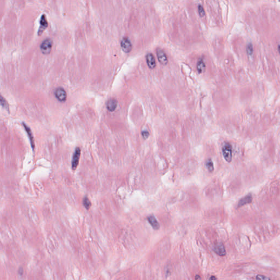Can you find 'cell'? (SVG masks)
Returning <instances> with one entry per match:
<instances>
[{"label": "cell", "instance_id": "cell-1", "mask_svg": "<svg viewBox=\"0 0 280 280\" xmlns=\"http://www.w3.org/2000/svg\"><path fill=\"white\" fill-rule=\"evenodd\" d=\"M222 153L224 158L228 163L232 160V147L229 143H225L222 147Z\"/></svg>", "mask_w": 280, "mask_h": 280}, {"label": "cell", "instance_id": "cell-2", "mask_svg": "<svg viewBox=\"0 0 280 280\" xmlns=\"http://www.w3.org/2000/svg\"><path fill=\"white\" fill-rule=\"evenodd\" d=\"M52 46V41L49 38H47L42 42L40 46V49L43 54H48L49 53H50Z\"/></svg>", "mask_w": 280, "mask_h": 280}, {"label": "cell", "instance_id": "cell-3", "mask_svg": "<svg viewBox=\"0 0 280 280\" xmlns=\"http://www.w3.org/2000/svg\"><path fill=\"white\" fill-rule=\"evenodd\" d=\"M81 156V149L80 147H76L75 152L73 153L72 161V167L73 170H75L77 167Z\"/></svg>", "mask_w": 280, "mask_h": 280}, {"label": "cell", "instance_id": "cell-4", "mask_svg": "<svg viewBox=\"0 0 280 280\" xmlns=\"http://www.w3.org/2000/svg\"><path fill=\"white\" fill-rule=\"evenodd\" d=\"M157 55L158 59L161 64L166 65L168 63V59L165 52L161 48H157Z\"/></svg>", "mask_w": 280, "mask_h": 280}, {"label": "cell", "instance_id": "cell-5", "mask_svg": "<svg viewBox=\"0 0 280 280\" xmlns=\"http://www.w3.org/2000/svg\"><path fill=\"white\" fill-rule=\"evenodd\" d=\"M213 250L217 255L223 257L226 255V250L225 247L222 243H217L214 245Z\"/></svg>", "mask_w": 280, "mask_h": 280}, {"label": "cell", "instance_id": "cell-6", "mask_svg": "<svg viewBox=\"0 0 280 280\" xmlns=\"http://www.w3.org/2000/svg\"><path fill=\"white\" fill-rule=\"evenodd\" d=\"M55 95L57 99L60 102L65 101L66 100L67 94L63 88H58L55 91Z\"/></svg>", "mask_w": 280, "mask_h": 280}, {"label": "cell", "instance_id": "cell-7", "mask_svg": "<svg viewBox=\"0 0 280 280\" xmlns=\"http://www.w3.org/2000/svg\"><path fill=\"white\" fill-rule=\"evenodd\" d=\"M121 47L122 48V50L126 53H129L132 50V43L128 38H123L121 40Z\"/></svg>", "mask_w": 280, "mask_h": 280}, {"label": "cell", "instance_id": "cell-8", "mask_svg": "<svg viewBox=\"0 0 280 280\" xmlns=\"http://www.w3.org/2000/svg\"><path fill=\"white\" fill-rule=\"evenodd\" d=\"M253 200V197L251 194H249L247 195L245 197H243V198L240 199V200L238 201V207H242L244 205L249 204L252 203Z\"/></svg>", "mask_w": 280, "mask_h": 280}, {"label": "cell", "instance_id": "cell-9", "mask_svg": "<svg viewBox=\"0 0 280 280\" xmlns=\"http://www.w3.org/2000/svg\"><path fill=\"white\" fill-rule=\"evenodd\" d=\"M146 58L147 64L148 67L151 69H154L156 66V62L154 55L152 53H148L146 55Z\"/></svg>", "mask_w": 280, "mask_h": 280}, {"label": "cell", "instance_id": "cell-10", "mask_svg": "<svg viewBox=\"0 0 280 280\" xmlns=\"http://www.w3.org/2000/svg\"><path fill=\"white\" fill-rule=\"evenodd\" d=\"M47 26H48V22L47 21L46 15L44 14L42 15L41 20H40V27L38 30V34L41 35L42 34L44 30L47 27Z\"/></svg>", "mask_w": 280, "mask_h": 280}, {"label": "cell", "instance_id": "cell-11", "mask_svg": "<svg viewBox=\"0 0 280 280\" xmlns=\"http://www.w3.org/2000/svg\"><path fill=\"white\" fill-rule=\"evenodd\" d=\"M147 220L148 221L149 223L151 224V226L152 227V228L154 230L159 229L160 228V225L154 216H149L147 217Z\"/></svg>", "mask_w": 280, "mask_h": 280}, {"label": "cell", "instance_id": "cell-12", "mask_svg": "<svg viewBox=\"0 0 280 280\" xmlns=\"http://www.w3.org/2000/svg\"><path fill=\"white\" fill-rule=\"evenodd\" d=\"M23 125L24 128H25V130H26V132H27V135H28L29 137L32 148L33 150H34L35 145V143H34V136H33V135H32V133L31 130L30 129V128L27 125H26L25 124L23 123Z\"/></svg>", "mask_w": 280, "mask_h": 280}, {"label": "cell", "instance_id": "cell-13", "mask_svg": "<svg viewBox=\"0 0 280 280\" xmlns=\"http://www.w3.org/2000/svg\"><path fill=\"white\" fill-rule=\"evenodd\" d=\"M117 100L115 99H110L108 101V102L107 103L106 107L107 109H108V110L111 112L115 111V109L117 108Z\"/></svg>", "mask_w": 280, "mask_h": 280}, {"label": "cell", "instance_id": "cell-14", "mask_svg": "<svg viewBox=\"0 0 280 280\" xmlns=\"http://www.w3.org/2000/svg\"><path fill=\"white\" fill-rule=\"evenodd\" d=\"M83 204L84 206L87 210L89 209L92 206L91 202H90V200L88 199V197H85L83 199Z\"/></svg>", "mask_w": 280, "mask_h": 280}, {"label": "cell", "instance_id": "cell-15", "mask_svg": "<svg viewBox=\"0 0 280 280\" xmlns=\"http://www.w3.org/2000/svg\"><path fill=\"white\" fill-rule=\"evenodd\" d=\"M206 166L207 167V170L209 171L213 172L214 170V166H213V161L211 159H208L206 162Z\"/></svg>", "mask_w": 280, "mask_h": 280}, {"label": "cell", "instance_id": "cell-16", "mask_svg": "<svg viewBox=\"0 0 280 280\" xmlns=\"http://www.w3.org/2000/svg\"><path fill=\"white\" fill-rule=\"evenodd\" d=\"M205 65L203 60H199L197 64V69L199 72L202 73L205 70Z\"/></svg>", "mask_w": 280, "mask_h": 280}, {"label": "cell", "instance_id": "cell-17", "mask_svg": "<svg viewBox=\"0 0 280 280\" xmlns=\"http://www.w3.org/2000/svg\"><path fill=\"white\" fill-rule=\"evenodd\" d=\"M246 51L247 54L252 55L253 54V47L252 44L249 43L246 47Z\"/></svg>", "mask_w": 280, "mask_h": 280}, {"label": "cell", "instance_id": "cell-18", "mask_svg": "<svg viewBox=\"0 0 280 280\" xmlns=\"http://www.w3.org/2000/svg\"><path fill=\"white\" fill-rule=\"evenodd\" d=\"M198 11L199 13V15H200V17H203L205 16V11H204V9L203 7L201 5H199Z\"/></svg>", "mask_w": 280, "mask_h": 280}, {"label": "cell", "instance_id": "cell-19", "mask_svg": "<svg viewBox=\"0 0 280 280\" xmlns=\"http://www.w3.org/2000/svg\"><path fill=\"white\" fill-rule=\"evenodd\" d=\"M256 280H272L271 278L268 277L267 276H264V275H258L255 277Z\"/></svg>", "mask_w": 280, "mask_h": 280}, {"label": "cell", "instance_id": "cell-20", "mask_svg": "<svg viewBox=\"0 0 280 280\" xmlns=\"http://www.w3.org/2000/svg\"><path fill=\"white\" fill-rule=\"evenodd\" d=\"M1 105H2V106L4 107V108H6V109H8V106L7 105V104L6 101L5 100H3V97L1 96Z\"/></svg>", "mask_w": 280, "mask_h": 280}, {"label": "cell", "instance_id": "cell-21", "mask_svg": "<svg viewBox=\"0 0 280 280\" xmlns=\"http://www.w3.org/2000/svg\"><path fill=\"white\" fill-rule=\"evenodd\" d=\"M142 135L144 139H147V138L148 137V136H149V133L147 130H143L142 132Z\"/></svg>", "mask_w": 280, "mask_h": 280}, {"label": "cell", "instance_id": "cell-22", "mask_svg": "<svg viewBox=\"0 0 280 280\" xmlns=\"http://www.w3.org/2000/svg\"><path fill=\"white\" fill-rule=\"evenodd\" d=\"M195 280H201V277L199 276V275H197V276H195Z\"/></svg>", "mask_w": 280, "mask_h": 280}, {"label": "cell", "instance_id": "cell-23", "mask_svg": "<svg viewBox=\"0 0 280 280\" xmlns=\"http://www.w3.org/2000/svg\"><path fill=\"white\" fill-rule=\"evenodd\" d=\"M209 280H217V278H216V277H215V276H212L210 278Z\"/></svg>", "mask_w": 280, "mask_h": 280}, {"label": "cell", "instance_id": "cell-24", "mask_svg": "<svg viewBox=\"0 0 280 280\" xmlns=\"http://www.w3.org/2000/svg\"><path fill=\"white\" fill-rule=\"evenodd\" d=\"M19 273L20 274V275H23V269L22 268H20V269H19Z\"/></svg>", "mask_w": 280, "mask_h": 280}, {"label": "cell", "instance_id": "cell-25", "mask_svg": "<svg viewBox=\"0 0 280 280\" xmlns=\"http://www.w3.org/2000/svg\"><path fill=\"white\" fill-rule=\"evenodd\" d=\"M278 53H279V54H280V45H278Z\"/></svg>", "mask_w": 280, "mask_h": 280}]
</instances>
